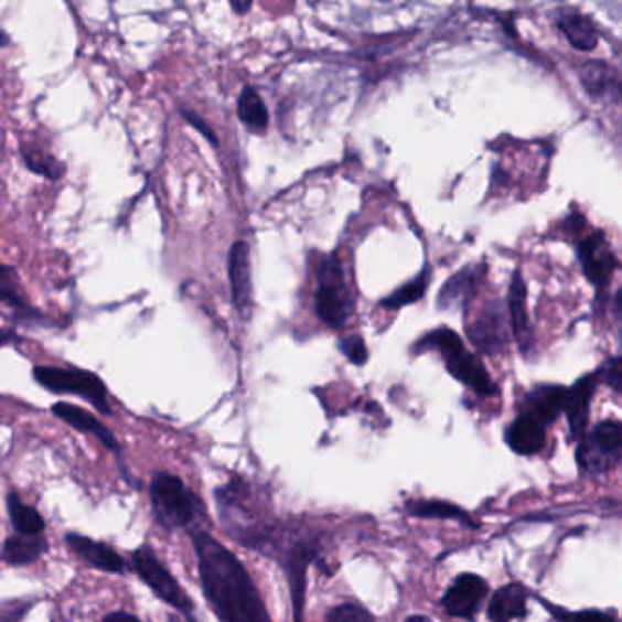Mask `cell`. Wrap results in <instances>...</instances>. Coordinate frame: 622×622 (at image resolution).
I'll return each instance as SVG.
<instances>
[{
	"label": "cell",
	"instance_id": "1f68e13d",
	"mask_svg": "<svg viewBox=\"0 0 622 622\" xmlns=\"http://www.w3.org/2000/svg\"><path fill=\"white\" fill-rule=\"evenodd\" d=\"M340 348H342V353L353 364L364 365L367 358H369L367 345H365L364 337L360 336V334H351V336L343 337L342 342H340Z\"/></svg>",
	"mask_w": 622,
	"mask_h": 622
},
{
	"label": "cell",
	"instance_id": "ffe728a7",
	"mask_svg": "<svg viewBox=\"0 0 622 622\" xmlns=\"http://www.w3.org/2000/svg\"><path fill=\"white\" fill-rule=\"evenodd\" d=\"M50 544L46 535H21L13 533L2 544V560L10 566H28L37 562L44 554H49Z\"/></svg>",
	"mask_w": 622,
	"mask_h": 622
},
{
	"label": "cell",
	"instance_id": "4316f807",
	"mask_svg": "<svg viewBox=\"0 0 622 622\" xmlns=\"http://www.w3.org/2000/svg\"><path fill=\"white\" fill-rule=\"evenodd\" d=\"M239 121L254 133H264L269 127V110L253 86H245L238 99Z\"/></svg>",
	"mask_w": 622,
	"mask_h": 622
},
{
	"label": "cell",
	"instance_id": "83f0119b",
	"mask_svg": "<svg viewBox=\"0 0 622 622\" xmlns=\"http://www.w3.org/2000/svg\"><path fill=\"white\" fill-rule=\"evenodd\" d=\"M21 158L28 170H32L33 174L49 178L50 181L63 180L66 174V164L63 161H58L49 150L35 144H22Z\"/></svg>",
	"mask_w": 622,
	"mask_h": 622
},
{
	"label": "cell",
	"instance_id": "7a4b0ae2",
	"mask_svg": "<svg viewBox=\"0 0 622 622\" xmlns=\"http://www.w3.org/2000/svg\"><path fill=\"white\" fill-rule=\"evenodd\" d=\"M148 501L153 518L164 532L194 533L208 521L205 504L178 475L158 471L150 480Z\"/></svg>",
	"mask_w": 622,
	"mask_h": 622
},
{
	"label": "cell",
	"instance_id": "7c38bea8",
	"mask_svg": "<svg viewBox=\"0 0 622 622\" xmlns=\"http://www.w3.org/2000/svg\"><path fill=\"white\" fill-rule=\"evenodd\" d=\"M64 540L69 551L94 570L111 575H127L130 571L127 560L122 559L121 555L117 554L116 549L108 544L85 537L81 533H68Z\"/></svg>",
	"mask_w": 622,
	"mask_h": 622
},
{
	"label": "cell",
	"instance_id": "74e56055",
	"mask_svg": "<svg viewBox=\"0 0 622 622\" xmlns=\"http://www.w3.org/2000/svg\"><path fill=\"white\" fill-rule=\"evenodd\" d=\"M406 622H432L431 619L426 618V615H411L407 618Z\"/></svg>",
	"mask_w": 622,
	"mask_h": 622
},
{
	"label": "cell",
	"instance_id": "8992f818",
	"mask_svg": "<svg viewBox=\"0 0 622 622\" xmlns=\"http://www.w3.org/2000/svg\"><path fill=\"white\" fill-rule=\"evenodd\" d=\"M354 311V296L348 289L342 265L334 256L318 265L317 314L331 329H342Z\"/></svg>",
	"mask_w": 622,
	"mask_h": 622
},
{
	"label": "cell",
	"instance_id": "d6a6232c",
	"mask_svg": "<svg viewBox=\"0 0 622 622\" xmlns=\"http://www.w3.org/2000/svg\"><path fill=\"white\" fill-rule=\"evenodd\" d=\"M181 116H183V119H185L192 128H195V130H197V132H200L201 136L208 141V143L217 147L219 141H217L216 133H214L211 125H208V122H206L200 114H195V111L191 110V108H181Z\"/></svg>",
	"mask_w": 622,
	"mask_h": 622
},
{
	"label": "cell",
	"instance_id": "30bf717a",
	"mask_svg": "<svg viewBox=\"0 0 622 622\" xmlns=\"http://www.w3.org/2000/svg\"><path fill=\"white\" fill-rule=\"evenodd\" d=\"M490 591V586L480 575L462 573L454 579L442 597L443 612L451 618L473 621L480 604Z\"/></svg>",
	"mask_w": 622,
	"mask_h": 622
},
{
	"label": "cell",
	"instance_id": "3957f363",
	"mask_svg": "<svg viewBox=\"0 0 622 622\" xmlns=\"http://www.w3.org/2000/svg\"><path fill=\"white\" fill-rule=\"evenodd\" d=\"M426 345L437 348L451 376L468 385L471 390H475L476 395L495 396L498 393L495 382L491 380L482 362L464 347V343L453 329L442 328L432 331L418 343V347Z\"/></svg>",
	"mask_w": 622,
	"mask_h": 622
},
{
	"label": "cell",
	"instance_id": "603a6c76",
	"mask_svg": "<svg viewBox=\"0 0 622 622\" xmlns=\"http://www.w3.org/2000/svg\"><path fill=\"white\" fill-rule=\"evenodd\" d=\"M557 22H559L560 30L568 37L573 49L580 50V52H591L596 49L599 32H597L596 24L590 17H586L580 11L571 10V8H565V10L559 11Z\"/></svg>",
	"mask_w": 622,
	"mask_h": 622
},
{
	"label": "cell",
	"instance_id": "8d00e7d4",
	"mask_svg": "<svg viewBox=\"0 0 622 622\" xmlns=\"http://www.w3.org/2000/svg\"><path fill=\"white\" fill-rule=\"evenodd\" d=\"M19 342L15 331H10V329H0V345H6V343Z\"/></svg>",
	"mask_w": 622,
	"mask_h": 622
},
{
	"label": "cell",
	"instance_id": "9a60e30c",
	"mask_svg": "<svg viewBox=\"0 0 622 622\" xmlns=\"http://www.w3.org/2000/svg\"><path fill=\"white\" fill-rule=\"evenodd\" d=\"M568 389L562 385H538L529 390L524 400L523 412L537 418L546 428L565 412Z\"/></svg>",
	"mask_w": 622,
	"mask_h": 622
},
{
	"label": "cell",
	"instance_id": "6da1fadb",
	"mask_svg": "<svg viewBox=\"0 0 622 622\" xmlns=\"http://www.w3.org/2000/svg\"><path fill=\"white\" fill-rule=\"evenodd\" d=\"M201 588L219 622H272L242 560L206 529L191 533Z\"/></svg>",
	"mask_w": 622,
	"mask_h": 622
},
{
	"label": "cell",
	"instance_id": "5bb4252c",
	"mask_svg": "<svg viewBox=\"0 0 622 622\" xmlns=\"http://www.w3.org/2000/svg\"><path fill=\"white\" fill-rule=\"evenodd\" d=\"M52 412L58 420H63L64 423H68L69 428H74L75 431L96 437L111 453H121V443L117 440L116 435L106 428L99 418L94 417L83 407L74 406L68 401H57V404H53Z\"/></svg>",
	"mask_w": 622,
	"mask_h": 622
},
{
	"label": "cell",
	"instance_id": "e0dca14e",
	"mask_svg": "<svg viewBox=\"0 0 622 622\" xmlns=\"http://www.w3.org/2000/svg\"><path fill=\"white\" fill-rule=\"evenodd\" d=\"M507 311H510L513 334L517 337L518 347L524 354H527L533 347V331L529 317H527L526 283H524L521 270H515L513 275L510 294H507Z\"/></svg>",
	"mask_w": 622,
	"mask_h": 622
},
{
	"label": "cell",
	"instance_id": "5b68a950",
	"mask_svg": "<svg viewBox=\"0 0 622 622\" xmlns=\"http://www.w3.org/2000/svg\"><path fill=\"white\" fill-rule=\"evenodd\" d=\"M33 378L50 393L79 396L83 400L90 401L92 406L106 417L114 415L105 382L92 371L37 365L33 367Z\"/></svg>",
	"mask_w": 622,
	"mask_h": 622
},
{
	"label": "cell",
	"instance_id": "e575fe53",
	"mask_svg": "<svg viewBox=\"0 0 622 622\" xmlns=\"http://www.w3.org/2000/svg\"><path fill=\"white\" fill-rule=\"evenodd\" d=\"M100 622H143L138 615L128 612H111Z\"/></svg>",
	"mask_w": 622,
	"mask_h": 622
},
{
	"label": "cell",
	"instance_id": "836d02e7",
	"mask_svg": "<svg viewBox=\"0 0 622 622\" xmlns=\"http://www.w3.org/2000/svg\"><path fill=\"white\" fill-rule=\"evenodd\" d=\"M597 375H599V380L607 382V384L610 385V387H612L615 393H619V390H621L622 380L621 358H619V356H615V358L610 360V362H608V364L604 365V367H602V369L599 371Z\"/></svg>",
	"mask_w": 622,
	"mask_h": 622
},
{
	"label": "cell",
	"instance_id": "d6986e66",
	"mask_svg": "<svg viewBox=\"0 0 622 622\" xmlns=\"http://www.w3.org/2000/svg\"><path fill=\"white\" fill-rule=\"evenodd\" d=\"M527 590L518 582L502 586L491 597L487 608L490 622H512L526 618Z\"/></svg>",
	"mask_w": 622,
	"mask_h": 622
},
{
	"label": "cell",
	"instance_id": "44dd1931",
	"mask_svg": "<svg viewBox=\"0 0 622 622\" xmlns=\"http://www.w3.org/2000/svg\"><path fill=\"white\" fill-rule=\"evenodd\" d=\"M0 303L10 305L21 314L22 320H32V323L46 325V317L39 312L35 307L28 303L22 290L19 272L11 265L0 264Z\"/></svg>",
	"mask_w": 622,
	"mask_h": 622
},
{
	"label": "cell",
	"instance_id": "ba28073f",
	"mask_svg": "<svg viewBox=\"0 0 622 622\" xmlns=\"http://www.w3.org/2000/svg\"><path fill=\"white\" fill-rule=\"evenodd\" d=\"M317 560H320V546L317 540L305 538L292 540L276 560L278 565L283 566L289 580L294 622H303L305 619L307 570Z\"/></svg>",
	"mask_w": 622,
	"mask_h": 622
},
{
	"label": "cell",
	"instance_id": "f35d334b",
	"mask_svg": "<svg viewBox=\"0 0 622 622\" xmlns=\"http://www.w3.org/2000/svg\"><path fill=\"white\" fill-rule=\"evenodd\" d=\"M8 44H10V39L4 32H0V46H8Z\"/></svg>",
	"mask_w": 622,
	"mask_h": 622
},
{
	"label": "cell",
	"instance_id": "d590c367",
	"mask_svg": "<svg viewBox=\"0 0 622 622\" xmlns=\"http://www.w3.org/2000/svg\"><path fill=\"white\" fill-rule=\"evenodd\" d=\"M230 8H233V10L236 11V13H238V15H245V13H247V11L250 10V8H253V2H250V0H247V2H239V0H233V2H230Z\"/></svg>",
	"mask_w": 622,
	"mask_h": 622
},
{
	"label": "cell",
	"instance_id": "52a82bcc",
	"mask_svg": "<svg viewBox=\"0 0 622 622\" xmlns=\"http://www.w3.org/2000/svg\"><path fill=\"white\" fill-rule=\"evenodd\" d=\"M622 428L618 420L597 423L590 437L582 438L577 448V462L580 470L604 473L621 460Z\"/></svg>",
	"mask_w": 622,
	"mask_h": 622
},
{
	"label": "cell",
	"instance_id": "277c9868",
	"mask_svg": "<svg viewBox=\"0 0 622 622\" xmlns=\"http://www.w3.org/2000/svg\"><path fill=\"white\" fill-rule=\"evenodd\" d=\"M130 570L138 575L143 585L152 590L159 601L174 608L189 622H195V604L185 588L170 573L163 560L159 559L150 544H143L130 557Z\"/></svg>",
	"mask_w": 622,
	"mask_h": 622
},
{
	"label": "cell",
	"instance_id": "8fae6325",
	"mask_svg": "<svg viewBox=\"0 0 622 622\" xmlns=\"http://www.w3.org/2000/svg\"><path fill=\"white\" fill-rule=\"evenodd\" d=\"M577 253H579L580 264L591 286L596 287L599 292H604L612 280L613 270L618 269V259L613 256L607 238L602 236V233L593 234L580 243Z\"/></svg>",
	"mask_w": 622,
	"mask_h": 622
},
{
	"label": "cell",
	"instance_id": "f546056e",
	"mask_svg": "<svg viewBox=\"0 0 622 622\" xmlns=\"http://www.w3.org/2000/svg\"><path fill=\"white\" fill-rule=\"evenodd\" d=\"M544 608L548 610L551 615L559 622H618L612 615L608 613L599 612V610H580V612H570V610H565V608L555 607L551 602L544 601Z\"/></svg>",
	"mask_w": 622,
	"mask_h": 622
},
{
	"label": "cell",
	"instance_id": "2e32d148",
	"mask_svg": "<svg viewBox=\"0 0 622 622\" xmlns=\"http://www.w3.org/2000/svg\"><path fill=\"white\" fill-rule=\"evenodd\" d=\"M599 382L601 380L596 373V375L580 378L571 389H568L565 412L568 417V423H570L571 435L577 440L585 438L586 426H588V418H590L591 398H593Z\"/></svg>",
	"mask_w": 622,
	"mask_h": 622
},
{
	"label": "cell",
	"instance_id": "7402d4cb",
	"mask_svg": "<svg viewBox=\"0 0 622 622\" xmlns=\"http://www.w3.org/2000/svg\"><path fill=\"white\" fill-rule=\"evenodd\" d=\"M579 79L593 99H610L619 96L618 72L602 61H586L580 64Z\"/></svg>",
	"mask_w": 622,
	"mask_h": 622
},
{
	"label": "cell",
	"instance_id": "ac0fdd59",
	"mask_svg": "<svg viewBox=\"0 0 622 622\" xmlns=\"http://www.w3.org/2000/svg\"><path fill=\"white\" fill-rule=\"evenodd\" d=\"M504 438H506V443L512 451L529 457V454L543 451L544 446H546V426L538 422L537 418H533L532 415L521 412L510 423Z\"/></svg>",
	"mask_w": 622,
	"mask_h": 622
},
{
	"label": "cell",
	"instance_id": "f1b7e54d",
	"mask_svg": "<svg viewBox=\"0 0 622 622\" xmlns=\"http://www.w3.org/2000/svg\"><path fill=\"white\" fill-rule=\"evenodd\" d=\"M429 286V269H423L422 275H418L415 280L409 281L406 286L395 290L389 298L382 301V307L385 309H400V307L409 305L415 301L420 300Z\"/></svg>",
	"mask_w": 622,
	"mask_h": 622
},
{
	"label": "cell",
	"instance_id": "cb8c5ba5",
	"mask_svg": "<svg viewBox=\"0 0 622 622\" xmlns=\"http://www.w3.org/2000/svg\"><path fill=\"white\" fill-rule=\"evenodd\" d=\"M406 512L411 517L418 518H446V521H457V523L464 524V526L475 529L479 524L471 518L470 513L457 506L453 502L437 501H411L406 504Z\"/></svg>",
	"mask_w": 622,
	"mask_h": 622
},
{
	"label": "cell",
	"instance_id": "d4e9b609",
	"mask_svg": "<svg viewBox=\"0 0 622 622\" xmlns=\"http://www.w3.org/2000/svg\"><path fill=\"white\" fill-rule=\"evenodd\" d=\"M6 510L10 515L11 526L21 535H43L46 529L43 515L33 506H28L17 491L6 495Z\"/></svg>",
	"mask_w": 622,
	"mask_h": 622
},
{
	"label": "cell",
	"instance_id": "9c48e42d",
	"mask_svg": "<svg viewBox=\"0 0 622 622\" xmlns=\"http://www.w3.org/2000/svg\"><path fill=\"white\" fill-rule=\"evenodd\" d=\"M468 334L480 351L501 353L507 345L506 309L502 301H487L468 325Z\"/></svg>",
	"mask_w": 622,
	"mask_h": 622
},
{
	"label": "cell",
	"instance_id": "484cf974",
	"mask_svg": "<svg viewBox=\"0 0 622 622\" xmlns=\"http://www.w3.org/2000/svg\"><path fill=\"white\" fill-rule=\"evenodd\" d=\"M476 280H479V275H476L475 267H468V269L457 272L440 289V294H438V305H440V309L464 305L465 301L475 294Z\"/></svg>",
	"mask_w": 622,
	"mask_h": 622
},
{
	"label": "cell",
	"instance_id": "4fadbf2b",
	"mask_svg": "<svg viewBox=\"0 0 622 622\" xmlns=\"http://www.w3.org/2000/svg\"><path fill=\"white\" fill-rule=\"evenodd\" d=\"M228 280L233 303L243 320L253 314V272H250V248L247 242H236L228 253Z\"/></svg>",
	"mask_w": 622,
	"mask_h": 622
},
{
	"label": "cell",
	"instance_id": "4dcf8cb0",
	"mask_svg": "<svg viewBox=\"0 0 622 622\" xmlns=\"http://www.w3.org/2000/svg\"><path fill=\"white\" fill-rule=\"evenodd\" d=\"M323 622H376V619L373 618V613L367 608L343 602V604L334 607L333 610H329Z\"/></svg>",
	"mask_w": 622,
	"mask_h": 622
}]
</instances>
